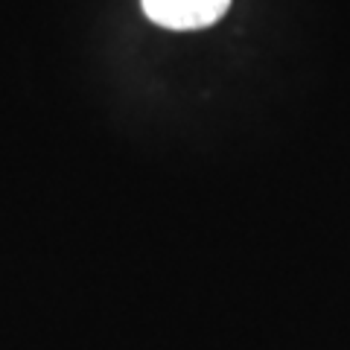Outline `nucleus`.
I'll list each match as a JSON object with an SVG mask.
<instances>
[{
  "mask_svg": "<svg viewBox=\"0 0 350 350\" xmlns=\"http://www.w3.org/2000/svg\"><path fill=\"white\" fill-rule=\"evenodd\" d=\"M149 21L167 29H202L228 12L231 0H140Z\"/></svg>",
  "mask_w": 350,
  "mask_h": 350,
  "instance_id": "1",
  "label": "nucleus"
}]
</instances>
